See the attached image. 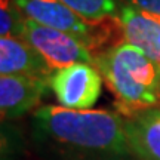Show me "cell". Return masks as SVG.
Here are the masks:
<instances>
[{
  "label": "cell",
  "mask_w": 160,
  "mask_h": 160,
  "mask_svg": "<svg viewBox=\"0 0 160 160\" xmlns=\"http://www.w3.org/2000/svg\"><path fill=\"white\" fill-rule=\"evenodd\" d=\"M36 126L46 137L76 148L111 154L132 153L122 114L107 110H73L43 105L34 111Z\"/></svg>",
  "instance_id": "cell-1"
},
{
  "label": "cell",
  "mask_w": 160,
  "mask_h": 160,
  "mask_svg": "<svg viewBox=\"0 0 160 160\" xmlns=\"http://www.w3.org/2000/svg\"><path fill=\"white\" fill-rule=\"evenodd\" d=\"M93 65L126 117L160 107V64L139 48L122 42L95 55Z\"/></svg>",
  "instance_id": "cell-2"
},
{
  "label": "cell",
  "mask_w": 160,
  "mask_h": 160,
  "mask_svg": "<svg viewBox=\"0 0 160 160\" xmlns=\"http://www.w3.org/2000/svg\"><path fill=\"white\" fill-rule=\"evenodd\" d=\"M24 15L37 24L80 39L91 51L107 40L104 22L92 24L79 17L61 0H13Z\"/></svg>",
  "instance_id": "cell-3"
},
{
  "label": "cell",
  "mask_w": 160,
  "mask_h": 160,
  "mask_svg": "<svg viewBox=\"0 0 160 160\" xmlns=\"http://www.w3.org/2000/svg\"><path fill=\"white\" fill-rule=\"evenodd\" d=\"M21 37L34 48L52 71L73 64H93L95 59L92 51L80 39L30 18L24 21Z\"/></svg>",
  "instance_id": "cell-4"
},
{
  "label": "cell",
  "mask_w": 160,
  "mask_h": 160,
  "mask_svg": "<svg viewBox=\"0 0 160 160\" xmlns=\"http://www.w3.org/2000/svg\"><path fill=\"white\" fill-rule=\"evenodd\" d=\"M102 76L93 64H73L55 70L49 77V88L59 105L89 110L102 92Z\"/></svg>",
  "instance_id": "cell-5"
},
{
  "label": "cell",
  "mask_w": 160,
  "mask_h": 160,
  "mask_svg": "<svg viewBox=\"0 0 160 160\" xmlns=\"http://www.w3.org/2000/svg\"><path fill=\"white\" fill-rule=\"evenodd\" d=\"M49 88V79L30 76H0L2 119H17L40 102Z\"/></svg>",
  "instance_id": "cell-6"
},
{
  "label": "cell",
  "mask_w": 160,
  "mask_h": 160,
  "mask_svg": "<svg viewBox=\"0 0 160 160\" xmlns=\"http://www.w3.org/2000/svg\"><path fill=\"white\" fill-rule=\"evenodd\" d=\"M52 73L45 59L22 37H0V76L49 79Z\"/></svg>",
  "instance_id": "cell-7"
},
{
  "label": "cell",
  "mask_w": 160,
  "mask_h": 160,
  "mask_svg": "<svg viewBox=\"0 0 160 160\" xmlns=\"http://www.w3.org/2000/svg\"><path fill=\"white\" fill-rule=\"evenodd\" d=\"M114 19L122 31L125 43L139 48L153 61L160 64V53L156 46L159 22L154 15L139 11L132 5H126L120 8Z\"/></svg>",
  "instance_id": "cell-8"
},
{
  "label": "cell",
  "mask_w": 160,
  "mask_h": 160,
  "mask_svg": "<svg viewBox=\"0 0 160 160\" xmlns=\"http://www.w3.org/2000/svg\"><path fill=\"white\" fill-rule=\"evenodd\" d=\"M131 151L141 160H160V107L125 117Z\"/></svg>",
  "instance_id": "cell-9"
},
{
  "label": "cell",
  "mask_w": 160,
  "mask_h": 160,
  "mask_svg": "<svg viewBox=\"0 0 160 160\" xmlns=\"http://www.w3.org/2000/svg\"><path fill=\"white\" fill-rule=\"evenodd\" d=\"M88 22L98 24L105 19H113L119 13L116 0H61Z\"/></svg>",
  "instance_id": "cell-10"
},
{
  "label": "cell",
  "mask_w": 160,
  "mask_h": 160,
  "mask_svg": "<svg viewBox=\"0 0 160 160\" xmlns=\"http://www.w3.org/2000/svg\"><path fill=\"white\" fill-rule=\"evenodd\" d=\"M25 18L13 0H0V37H21Z\"/></svg>",
  "instance_id": "cell-11"
},
{
  "label": "cell",
  "mask_w": 160,
  "mask_h": 160,
  "mask_svg": "<svg viewBox=\"0 0 160 160\" xmlns=\"http://www.w3.org/2000/svg\"><path fill=\"white\" fill-rule=\"evenodd\" d=\"M131 5L138 8L139 11L160 17V0H131Z\"/></svg>",
  "instance_id": "cell-12"
},
{
  "label": "cell",
  "mask_w": 160,
  "mask_h": 160,
  "mask_svg": "<svg viewBox=\"0 0 160 160\" xmlns=\"http://www.w3.org/2000/svg\"><path fill=\"white\" fill-rule=\"evenodd\" d=\"M153 15V13H151ZM156 18H157V22H159V30H157V39H156V46H157V51H159L160 53V17H157V15H154Z\"/></svg>",
  "instance_id": "cell-13"
}]
</instances>
